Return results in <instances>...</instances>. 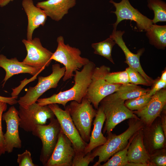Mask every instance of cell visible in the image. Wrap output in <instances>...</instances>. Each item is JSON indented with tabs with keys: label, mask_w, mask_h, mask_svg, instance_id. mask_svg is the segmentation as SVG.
<instances>
[{
	"label": "cell",
	"mask_w": 166,
	"mask_h": 166,
	"mask_svg": "<svg viewBox=\"0 0 166 166\" xmlns=\"http://www.w3.org/2000/svg\"><path fill=\"white\" fill-rule=\"evenodd\" d=\"M104 79L111 84H124L130 83L128 74L126 70L114 72L107 73Z\"/></svg>",
	"instance_id": "obj_29"
},
{
	"label": "cell",
	"mask_w": 166,
	"mask_h": 166,
	"mask_svg": "<svg viewBox=\"0 0 166 166\" xmlns=\"http://www.w3.org/2000/svg\"><path fill=\"white\" fill-rule=\"evenodd\" d=\"M152 85V87L149 90L148 92L149 94L151 96L160 90L164 88H166V82L160 80V78H158L156 80H155Z\"/></svg>",
	"instance_id": "obj_35"
},
{
	"label": "cell",
	"mask_w": 166,
	"mask_h": 166,
	"mask_svg": "<svg viewBox=\"0 0 166 166\" xmlns=\"http://www.w3.org/2000/svg\"><path fill=\"white\" fill-rule=\"evenodd\" d=\"M17 162L19 166H37L33 162L30 152L27 150L18 155Z\"/></svg>",
	"instance_id": "obj_33"
},
{
	"label": "cell",
	"mask_w": 166,
	"mask_h": 166,
	"mask_svg": "<svg viewBox=\"0 0 166 166\" xmlns=\"http://www.w3.org/2000/svg\"><path fill=\"white\" fill-rule=\"evenodd\" d=\"M76 0H47L37 2L36 6L42 9L53 20L59 21L74 7Z\"/></svg>",
	"instance_id": "obj_19"
},
{
	"label": "cell",
	"mask_w": 166,
	"mask_h": 166,
	"mask_svg": "<svg viewBox=\"0 0 166 166\" xmlns=\"http://www.w3.org/2000/svg\"><path fill=\"white\" fill-rule=\"evenodd\" d=\"M49 120L50 122L48 124L37 125L32 132L33 135L38 137L42 141V147L40 160L44 166L53 153L61 129L57 118L54 117Z\"/></svg>",
	"instance_id": "obj_8"
},
{
	"label": "cell",
	"mask_w": 166,
	"mask_h": 166,
	"mask_svg": "<svg viewBox=\"0 0 166 166\" xmlns=\"http://www.w3.org/2000/svg\"><path fill=\"white\" fill-rule=\"evenodd\" d=\"M160 79L164 82H166V69L162 73L161 77L159 78Z\"/></svg>",
	"instance_id": "obj_39"
},
{
	"label": "cell",
	"mask_w": 166,
	"mask_h": 166,
	"mask_svg": "<svg viewBox=\"0 0 166 166\" xmlns=\"http://www.w3.org/2000/svg\"><path fill=\"white\" fill-rule=\"evenodd\" d=\"M57 46L51 58L62 64L65 69L63 80L65 81L73 77L74 73L87 64L90 61L81 56V52L77 48L65 44L63 37L60 36L57 39Z\"/></svg>",
	"instance_id": "obj_3"
},
{
	"label": "cell",
	"mask_w": 166,
	"mask_h": 166,
	"mask_svg": "<svg viewBox=\"0 0 166 166\" xmlns=\"http://www.w3.org/2000/svg\"><path fill=\"white\" fill-rule=\"evenodd\" d=\"M166 104V89H163L153 95L149 102L144 107L133 111L144 125L152 124L156 119L160 117Z\"/></svg>",
	"instance_id": "obj_15"
},
{
	"label": "cell",
	"mask_w": 166,
	"mask_h": 166,
	"mask_svg": "<svg viewBox=\"0 0 166 166\" xmlns=\"http://www.w3.org/2000/svg\"><path fill=\"white\" fill-rule=\"evenodd\" d=\"M116 8L114 11L111 12L116 15L117 20L113 24V30H116L118 24L124 20H130L136 22L137 28L140 31H147L153 24L152 20L141 14L137 9L134 8L128 0H121L119 3L110 0Z\"/></svg>",
	"instance_id": "obj_12"
},
{
	"label": "cell",
	"mask_w": 166,
	"mask_h": 166,
	"mask_svg": "<svg viewBox=\"0 0 166 166\" xmlns=\"http://www.w3.org/2000/svg\"><path fill=\"white\" fill-rule=\"evenodd\" d=\"M0 67L6 72L5 76L2 81L3 87L7 80L14 75L27 73L35 76L42 71L41 69L27 65L22 61L20 62L16 57L9 59L2 54H0Z\"/></svg>",
	"instance_id": "obj_20"
},
{
	"label": "cell",
	"mask_w": 166,
	"mask_h": 166,
	"mask_svg": "<svg viewBox=\"0 0 166 166\" xmlns=\"http://www.w3.org/2000/svg\"><path fill=\"white\" fill-rule=\"evenodd\" d=\"M129 140L126 147L114 154L112 157L105 162L102 166H125L129 162L127 153L128 146L131 143L132 138Z\"/></svg>",
	"instance_id": "obj_27"
},
{
	"label": "cell",
	"mask_w": 166,
	"mask_h": 166,
	"mask_svg": "<svg viewBox=\"0 0 166 166\" xmlns=\"http://www.w3.org/2000/svg\"><path fill=\"white\" fill-rule=\"evenodd\" d=\"M94 158L92 152L85 155L84 153H75L73 160L72 166H88L93 161Z\"/></svg>",
	"instance_id": "obj_31"
},
{
	"label": "cell",
	"mask_w": 166,
	"mask_h": 166,
	"mask_svg": "<svg viewBox=\"0 0 166 166\" xmlns=\"http://www.w3.org/2000/svg\"><path fill=\"white\" fill-rule=\"evenodd\" d=\"M22 42L27 51V55L22 61L23 63L42 70L49 65L53 53L42 46L39 38L23 39Z\"/></svg>",
	"instance_id": "obj_11"
},
{
	"label": "cell",
	"mask_w": 166,
	"mask_h": 166,
	"mask_svg": "<svg viewBox=\"0 0 166 166\" xmlns=\"http://www.w3.org/2000/svg\"><path fill=\"white\" fill-rule=\"evenodd\" d=\"M66 107L81 137L85 142L89 143L93 119L96 115L97 110L93 108L92 104L85 97L81 102L71 101Z\"/></svg>",
	"instance_id": "obj_5"
},
{
	"label": "cell",
	"mask_w": 166,
	"mask_h": 166,
	"mask_svg": "<svg viewBox=\"0 0 166 166\" xmlns=\"http://www.w3.org/2000/svg\"><path fill=\"white\" fill-rule=\"evenodd\" d=\"M150 162L153 166H165L166 153L164 149L162 148L155 151L150 154Z\"/></svg>",
	"instance_id": "obj_32"
},
{
	"label": "cell",
	"mask_w": 166,
	"mask_h": 166,
	"mask_svg": "<svg viewBox=\"0 0 166 166\" xmlns=\"http://www.w3.org/2000/svg\"><path fill=\"white\" fill-rule=\"evenodd\" d=\"M149 90L129 83L121 84L115 93L117 97L125 101L145 95Z\"/></svg>",
	"instance_id": "obj_24"
},
{
	"label": "cell",
	"mask_w": 166,
	"mask_h": 166,
	"mask_svg": "<svg viewBox=\"0 0 166 166\" xmlns=\"http://www.w3.org/2000/svg\"><path fill=\"white\" fill-rule=\"evenodd\" d=\"M110 71V68L105 65L96 67L94 70L85 97L96 109L103 98L116 92L121 85L110 84L105 80L104 76Z\"/></svg>",
	"instance_id": "obj_7"
},
{
	"label": "cell",
	"mask_w": 166,
	"mask_h": 166,
	"mask_svg": "<svg viewBox=\"0 0 166 166\" xmlns=\"http://www.w3.org/2000/svg\"><path fill=\"white\" fill-rule=\"evenodd\" d=\"M7 108V103L0 101V157L2 154H4L6 152L4 146V134L2 131V120L3 113L6 110Z\"/></svg>",
	"instance_id": "obj_34"
},
{
	"label": "cell",
	"mask_w": 166,
	"mask_h": 166,
	"mask_svg": "<svg viewBox=\"0 0 166 166\" xmlns=\"http://www.w3.org/2000/svg\"><path fill=\"white\" fill-rule=\"evenodd\" d=\"M145 135L148 151L152 154L155 151L164 148L165 145L166 138L160 123H156L149 126Z\"/></svg>",
	"instance_id": "obj_22"
},
{
	"label": "cell",
	"mask_w": 166,
	"mask_h": 166,
	"mask_svg": "<svg viewBox=\"0 0 166 166\" xmlns=\"http://www.w3.org/2000/svg\"><path fill=\"white\" fill-rule=\"evenodd\" d=\"M75 151L72 144L61 129L57 143L45 166H72Z\"/></svg>",
	"instance_id": "obj_14"
},
{
	"label": "cell",
	"mask_w": 166,
	"mask_h": 166,
	"mask_svg": "<svg viewBox=\"0 0 166 166\" xmlns=\"http://www.w3.org/2000/svg\"><path fill=\"white\" fill-rule=\"evenodd\" d=\"M129 77L130 83L135 85H142L145 86L152 85L136 70L130 67L126 68Z\"/></svg>",
	"instance_id": "obj_30"
},
{
	"label": "cell",
	"mask_w": 166,
	"mask_h": 166,
	"mask_svg": "<svg viewBox=\"0 0 166 166\" xmlns=\"http://www.w3.org/2000/svg\"><path fill=\"white\" fill-rule=\"evenodd\" d=\"M152 97L148 93L144 95L126 100L124 104L127 108L132 111L138 110L146 105Z\"/></svg>",
	"instance_id": "obj_28"
},
{
	"label": "cell",
	"mask_w": 166,
	"mask_h": 166,
	"mask_svg": "<svg viewBox=\"0 0 166 166\" xmlns=\"http://www.w3.org/2000/svg\"><path fill=\"white\" fill-rule=\"evenodd\" d=\"M93 121V128L90 134L89 141L85 148L84 153L85 155L95 148L104 144L106 141V137L102 133V130L105 117L101 107L100 105L97 109L96 115Z\"/></svg>",
	"instance_id": "obj_21"
},
{
	"label": "cell",
	"mask_w": 166,
	"mask_h": 166,
	"mask_svg": "<svg viewBox=\"0 0 166 166\" xmlns=\"http://www.w3.org/2000/svg\"><path fill=\"white\" fill-rule=\"evenodd\" d=\"M17 98L18 97H6L0 96V101L13 105L18 103V101L16 100Z\"/></svg>",
	"instance_id": "obj_36"
},
{
	"label": "cell",
	"mask_w": 166,
	"mask_h": 166,
	"mask_svg": "<svg viewBox=\"0 0 166 166\" xmlns=\"http://www.w3.org/2000/svg\"><path fill=\"white\" fill-rule=\"evenodd\" d=\"M124 31L113 30L109 37L115 42L124 52L126 60L124 62L129 67L137 70L151 85L155 80L147 75L143 70L140 62V57L144 51V48L139 49L136 54L132 53L127 48L122 38Z\"/></svg>",
	"instance_id": "obj_16"
},
{
	"label": "cell",
	"mask_w": 166,
	"mask_h": 166,
	"mask_svg": "<svg viewBox=\"0 0 166 166\" xmlns=\"http://www.w3.org/2000/svg\"><path fill=\"white\" fill-rule=\"evenodd\" d=\"M2 119L6 125V131L4 134L5 150L6 152L10 153L14 148H20L22 146L19 133L20 118L18 110L14 106H11L3 114Z\"/></svg>",
	"instance_id": "obj_13"
},
{
	"label": "cell",
	"mask_w": 166,
	"mask_h": 166,
	"mask_svg": "<svg viewBox=\"0 0 166 166\" xmlns=\"http://www.w3.org/2000/svg\"><path fill=\"white\" fill-rule=\"evenodd\" d=\"M18 111L19 126L27 132H32L37 125L45 124L48 119L55 116L48 105L41 106L36 102L26 108L19 105Z\"/></svg>",
	"instance_id": "obj_9"
},
{
	"label": "cell",
	"mask_w": 166,
	"mask_h": 166,
	"mask_svg": "<svg viewBox=\"0 0 166 166\" xmlns=\"http://www.w3.org/2000/svg\"><path fill=\"white\" fill-rule=\"evenodd\" d=\"M22 4L27 17L26 39L31 40L34 30L44 25L47 16L43 10L34 5L33 0H23Z\"/></svg>",
	"instance_id": "obj_18"
},
{
	"label": "cell",
	"mask_w": 166,
	"mask_h": 166,
	"mask_svg": "<svg viewBox=\"0 0 166 166\" xmlns=\"http://www.w3.org/2000/svg\"><path fill=\"white\" fill-rule=\"evenodd\" d=\"M142 129L132 137L127 150L128 161L143 166H153L150 162V154L144 144Z\"/></svg>",
	"instance_id": "obj_17"
},
{
	"label": "cell",
	"mask_w": 166,
	"mask_h": 166,
	"mask_svg": "<svg viewBox=\"0 0 166 166\" xmlns=\"http://www.w3.org/2000/svg\"><path fill=\"white\" fill-rule=\"evenodd\" d=\"M48 105L58 121L63 132L71 141L75 153L84 154V150L88 143L85 142L81 137L73 121L68 108L65 106L64 110L57 104Z\"/></svg>",
	"instance_id": "obj_10"
},
{
	"label": "cell",
	"mask_w": 166,
	"mask_h": 166,
	"mask_svg": "<svg viewBox=\"0 0 166 166\" xmlns=\"http://www.w3.org/2000/svg\"><path fill=\"white\" fill-rule=\"evenodd\" d=\"M147 2L148 7L154 13V18L152 20L153 23L166 22V3L161 0H148Z\"/></svg>",
	"instance_id": "obj_26"
},
{
	"label": "cell",
	"mask_w": 166,
	"mask_h": 166,
	"mask_svg": "<svg viewBox=\"0 0 166 166\" xmlns=\"http://www.w3.org/2000/svg\"><path fill=\"white\" fill-rule=\"evenodd\" d=\"M165 110L164 109V113L161 116L160 124L165 136L166 137V113H165Z\"/></svg>",
	"instance_id": "obj_37"
},
{
	"label": "cell",
	"mask_w": 166,
	"mask_h": 166,
	"mask_svg": "<svg viewBox=\"0 0 166 166\" xmlns=\"http://www.w3.org/2000/svg\"><path fill=\"white\" fill-rule=\"evenodd\" d=\"M96 67L95 63L91 61L83 67L81 71L77 70L74 74V84L69 89L61 91L50 97L38 99L37 103L41 106L52 104L62 105L65 108L69 101H76L81 102L86 95L92 76Z\"/></svg>",
	"instance_id": "obj_1"
},
{
	"label": "cell",
	"mask_w": 166,
	"mask_h": 166,
	"mask_svg": "<svg viewBox=\"0 0 166 166\" xmlns=\"http://www.w3.org/2000/svg\"><path fill=\"white\" fill-rule=\"evenodd\" d=\"M52 70V73L47 76L38 77L37 85L33 87H30L26 94L20 97L18 101L19 105L26 108L36 102L46 91L57 87L60 80L64 75L65 69L64 66L61 67L59 64H55L53 65Z\"/></svg>",
	"instance_id": "obj_6"
},
{
	"label": "cell",
	"mask_w": 166,
	"mask_h": 166,
	"mask_svg": "<svg viewBox=\"0 0 166 166\" xmlns=\"http://www.w3.org/2000/svg\"><path fill=\"white\" fill-rule=\"evenodd\" d=\"M146 32L150 43L158 49H164L166 46V26L153 24Z\"/></svg>",
	"instance_id": "obj_23"
},
{
	"label": "cell",
	"mask_w": 166,
	"mask_h": 166,
	"mask_svg": "<svg viewBox=\"0 0 166 166\" xmlns=\"http://www.w3.org/2000/svg\"><path fill=\"white\" fill-rule=\"evenodd\" d=\"M14 0H0V7H3Z\"/></svg>",
	"instance_id": "obj_38"
},
{
	"label": "cell",
	"mask_w": 166,
	"mask_h": 166,
	"mask_svg": "<svg viewBox=\"0 0 166 166\" xmlns=\"http://www.w3.org/2000/svg\"><path fill=\"white\" fill-rule=\"evenodd\" d=\"M124 101L117 97L115 92L100 102L105 117L104 133L108 134L111 132L117 124L125 120L139 118L126 106Z\"/></svg>",
	"instance_id": "obj_4"
},
{
	"label": "cell",
	"mask_w": 166,
	"mask_h": 166,
	"mask_svg": "<svg viewBox=\"0 0 166 166\" xmlns=\"http://www.w3.org/2000/svg\"><path fill=\"white\" fill-rule=\"evenodd\" d=\"M116 44L113 39L109 37L103 41L92 43L91 46L94 49V53L104 57L114 64L111 53L113 48Z\"/></svg>",
	"instance_id": "obj_25"
},
{
	"label": "cell",
	"mask_w": 166,
	"mask_h": 166,
	"mask_svg": "<svg viewBox=\"0 0 166 166\" xmlns=\"http://www.w3.org/2000/svg\"><path fill=\"white\" fill-rule=\"evenodd\" d=\"M130 119L128 127L124 132L119 135L111 132L108 133L106 142L93 149V155L95 158L98 156V160L93 166H100L102 162H105L117 152L123 149L129 140L144 126L139 118Z\"/></svg>",
	"instance_id": "obj_2"
}]
</instances>
